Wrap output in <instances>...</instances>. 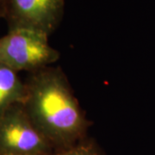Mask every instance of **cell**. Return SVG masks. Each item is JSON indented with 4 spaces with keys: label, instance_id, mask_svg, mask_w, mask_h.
Masks as SVG:
<instances>
[{
    "label": "cell",
    "instance_id": "obj_1",
    "mask_svg": "<svg viewBox=\"0 0 155 155\" xmlns=\"http://www.w3.org/2000/svg\"><path fill=\"white\" fill-rule=\"evenodd\" d=\"M24 82V110L54 149L86 138L91 122L61 67L50 66L30 72Z\"/></svg>",
    "mask_w": 155,
    "mask_h": 155
},
{
    "label": "cell",
    "instance_id": "obj_2",
    "mask_svg": "<svg viewBox=\"0 0 155 155\" xmlns=\"http://www.w3.org/2000/svg\"><path fill=\"white\" fill-rule=\"evenodd\" d=\"M48 37L26 29L8 30L0 38V63L28 73L52 66L61 54L49 44Z\"/></svg>",
    "mask_w": 155,
    "mask_h": 155
},
{
    "label": "cell",
    "instance_id": "obj_3",
    "mask_svg": "<svg viewBox=\"0 0 155 155\" xmlns=\"http://www.w3.org/2000/svg\"><path fill=\"white\" fill-rule=\"evenodd\" d=\"M54 150L22 104L0 112V155H49Z\"/></svg>",
    "mask_w": 155,
    "mask_h": 155
},
{
    "label": "cell",
    "instance_id": "obj_4",
    "mask_svg": "<svg viewBox=\"0 0 155 155\" xmlns=\"http://www.w3.org/2000/svg\"><path fill=\"white\" fill-rule=\"evenodd\" d=\"M65 0H6L8 30L26 29L50 36L61 23Z\"/></svg>",
    "mask_w": 155,
    "mask_h": 155
},
{
    "label": "cell",
    "instance_id": "obj_5",
    "mask_svg": "<svg viewBox=\"0 0 155 155\" xmlns=\"http://www.w3.org/2000/svg\"><path fill=\"white\" fill-rule=\"evenodd\" d=\"M25 96V82L20 78L18 72L0 63V112L22 104Z\"/></svg>",
    "mask_w": 155,
    "mask_h": 155
},
{
    "label": "cell",
    "instance_id": "obj_6",
    "mask_svg": "<svg viewBox=\"0 0 155 155\" xmlns=\"http://www.w3.org/2000/svg\"><path fill=\"white\" fill-rule=\"evenodd\" d=\"M49 155H105V153L94 140L86 137L71 147L54 150Z\"/></svg>",
    "mask_w": 155,
    "mask_h": 155
},
{
    "label": "cell",
    "instance_id": "obj_7",
    "mask_svg": "<svg viewBox=\"0 0 155 155\" xmlns=\"http://www.w3.org/2000/svg\"><path fill=\"white\" fill-rule=\"evenodd\" d=\"M6 6V0H0V17H3L5 16Z\"/></svg>",
    "mask_w": 155,
    "mask_h": 155
}]
</instances>
